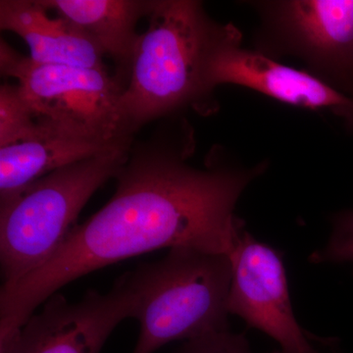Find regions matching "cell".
Instances as JSON below:
<instances>
[{"label": "cell", "mask_w": 353, "mask_h": 353, "mask_svg": "<svg viewBox=\"0 0 353 353\" xmlns=\"http://www.w3.org/2000/svg\"><path fill=\"white\" fill-rule=\"evenodd\" d=\"M48 11L76 25L105 54L131 66L139 19L150 15L153 1L141 0H41Z\"/></svg>", "instance_id": "12"}, {"label": "cell", "mask_w": 353, "mask_h": 353, "mask_svg": "<svg viewBox=\"0 0 353 353\" xmlns=\"http://www.w3.org/2000/svg\"><path fill=\"white\" fill-rule=\"evenodd\" d=\"M138 299L132 272L121 276L108 294L90 290L79 303L53 294L43 311L0 340V353H101L118 324L134 318Z\"/></svg>", "instance_id": "7"}, {"label": "cell", "mask_w": 353, "mask_h": 353, "mask_svg": "<svg viewBox=\"0 0 353 353\" xmlns=\"http://www.w3.org/2000/svg\"><path fill=\"white\" fill-rule=\"evenodd\" d=\"M0 70L17 80L37 121L109 139L134 138L121 112L126 87L108 69L36 63L1 39Z\"/></svg>", "instance_id": "5"}, {"label": "cell", "mask_w": 353, "mask_h": 353, "mask_svg": "<svg viewBox=\"0 0 353 353\" xmlns=\"http://www.w3.org/2000/svg\"><path fill=\"white\" fill-rule=\"evenodd\" d=\"M131 146L51 172L0 204V262L4 284H13L48 262L64 243L83 206L116 178Z\"/></svg>", "instance_id": "4"}, {"label": "cell", "mask_w": 353, "mask_h": 353, "mask_svg": "<svg viewBox=\"0 0 353 353\" xmlns=\"http://www.w3.org/2000/svg\"><path fill=\"white\" fill-rule=\"evenodd\" d=\"M38 122L19 85L3 83L0 87V148L29 139Z\"/></svg>", "instance_id": "13"}, {"label": "cell", "mask_w": 353, "mask_h": 353, "mask_svg": "<svg viewBox=\"0 0 353 353\" xmlns=\"http://www.w3.org/2000/svg\"><path fill=\"white\" fill-rule=\"evenodd\" d=\"M233 278L228 309L274 339L284 353H321L297 323L282 259L270 246L236 228L231 255Z\"/></svg>", "instance_id": "8"}, {"label": "cell", "mask_w": 353, "mask_h": 353, "mask_svg": "<svg viewBox=\"0 0 353 353\" xmlns=\"http://www.w3.org/2000/svg\"><path fill=\"white\" fill-rule=\"evenodd\" d=\"M148 16L121 97L123 119L134 134L145 123L208 99L211 59L236 28L210 19L196 0H153Z\"/></svg>", "instance_id": "2"}, {"label": "cell", "mask_w": 353, "mask_h": 353, "mask_svg": "<svg viewBox=\"0 0 353 353\" xmlns=\"http://www.w3.org/2000/svg\"><path fill=\"white\" fill-rule=\"evenodd\" d=\"M48 12L41 0H1L0 28L24 39L36 63L106 69L105 53L87 34Z\"/></svg>", "instance_id": "11"}, {"label": "cell", "mask_w": 353, "mask_h": 353, "mask_svg": "<svg viewBox=\"0 0 353 353\" xmlns=\"http://www.w3.org/2000/svg\"><path fill=\"white\" fill-rule=\"evenodd\" d=\"M138 290L134 318L141 332L132 353H154L174 341L225 331L233 278L231 257L174 248L132 271Z\"/></svg>", "instance_id": "3"}, {"label": "cell", "mask_w": 353, "mask_h": 353, "mask_svg": "<svg viewBox=\"0 0 353 353\" xmlns=\"http://www.w3.org/2000/svg\"><path fill=\"white\" fill-rule=\"evenodd\" d=\"M260 26L255 50L292 57L305 71L353 99V0L250 2Z\"/></svg>", "instance_id": "6"}, {"label": "cell", "mask_w": 353, "mask_h": 353, "mask_svg": "<svg viewBox=\"0 0 353 353\" xmlns=\"http://www.w3.org/2000/svg\"><path fill=\"white\" fill-rule=\"evenodd\" d=\"M185 122L179 131L132 145L110 201L75 225L48 262L2 285L0 336L22 328L65 285L122 260L174 248L231 255L236 202L267 163L241 166L216 152L205 168L192 166L194 137Z\"/></svg>", "instance_id": "1"}, {"label": "cell", "mask_w": 353, "mask_h": 353, "mask_svg": "<svg viewBox=\"0 0 353 353\" xmlns=\"http://www.w3.org/2000/svg\"><path fill=\"white\" fill-rule=\"evenodd\" d=\"M314 263L353 265V210L343 211L333 217V231L328 245L313 253Z\"/></svg>", "instance_id": "14"}, {"label": "cell", "mask_w": 353, "mask_h": 353, "mask_svg": "<svg viewBox=\"0 0 353 353\" xmlns=\"http://www.w3.org/2000/svg\"><path fill=\"white\" fill-rule=\"evenodd\" d=\"M175 353H253L245 336L230 330L185 341ZM273 353H284L282 350Z\"/></svg>", "instance_id": "15"}, {"label": "cell", "mask_w": 353, "mask_h": 353, "mask_svg": "<svg viewBox=\"0 0 353 353\" xmlns=\"http://www.w3.org/2000/svg\"><path fill=\"white\" fill-rule=\"evenodd\" d=\"M221 85L250 88L288 105L330 111L353 132V99L305 71L281 63L257 50L241 46L234 29L216 50L208 72L211 92Z\"/></svg>", "instance_id": "9"}, {"label": "cell", "mask_w": 353, "mask_h": 353, "mask_svg": "<svg viewBox=\"0 0 353 353\" xmlns=\"http://www.w3.org/2000/svg\"><path fill=\"white\" fill-rule=\"evenodd\" d=\"M37 122V131L29 139L0 148V204L51 172L132 145V139H108Z\"/></svg>", "instance_id": "10"}]
</instances>
